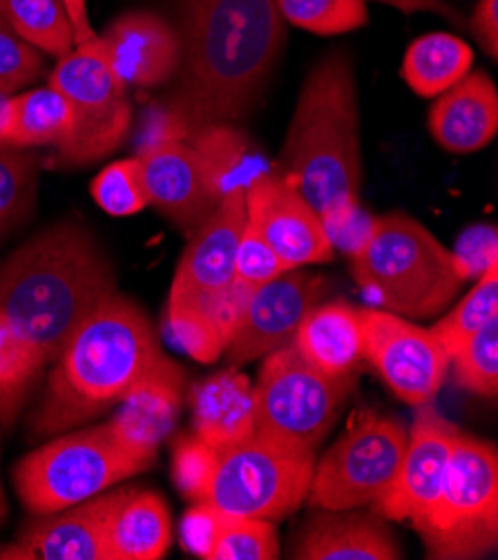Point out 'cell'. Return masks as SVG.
Listing matches in <instances>:
<instances>
[{
	"mask_svg": "<svg viewBox=\"0 0 498 560\" xmlns=\"http://www.w3.org/2000/svg\"><path fill=\"white\" fill-rule=\"evenodd\" d=\"M409 429L403 420L358 409L345 431L315 460L306 505L311 510H364L398 478Z\"/></svg>",
	"mask_w": 498,
	"mask_h": 560,
	"instance_id": "cell-9",
	"label": "cell"
},
{
	"mask_svg": "<svg viewBox=\"0 0 498 560\" xmlns=\"http://www.w3.org/2000/svg\"><path fill=\"white\" fill-rule=\"evenodd\" d=\"M454 257L459 259V264L463 266L467 277L483 275L489 264L498 261V255H496V231L489 229V226L470 229L461 237V242H459V246L454 250Z\"/></svg>",
	"mask_w": 498,
	"mask_h": 560,
	"instance_id": "cell-41",
	"label": "cell"
},
{
	"mask_svg": "<svg viewBox=\"0 0 498 560\" xmlns=\"http://www.w3.org/2000/svg\"><path fill=\"white\" fill-rule=\"evenodd\" d=\"M246 226V190H231L190 235L169 295V315H204L235 284V255Z\"/></svg>",
	"mask_w": 498,
	"mask_h": 560,
	"instance_id": "cell-13",
	"label": "cell"
},
{
	"mask_svg": "<svg viewBox=\"0 0 498 560\" xmlns=\"http://www.w3.org/2000/svg\"><path fill=\"white\" fill-rule=\"evenodd\" d=\"M72 132L68 98L51 85L12 96V128L8 145L14 148H61Z\"/></svg>",
	"mask_w": 498,
	"mask_h": 560,
	"instance_id": "cell-29",
	"label": "cell"
},
{
	"mask_svg": "<svg viewBox=\"0 0 498 560\" xmlns=\"http://www.w3.org/2000/svg\"><path fill=\"white\" fill-rule=\"evenodd\" d=\"M182 545L201 560H275L280 540L270 521L195 505L182 523Z\"/></svg>",
	"mask_w": 498,
	"mask_h": 560,
	"instance_id": "cell-24",
	"label": "cell"
},
{
	"mask_svg": "<svg viewBox=\"0 0 498 560\" xmlns=\"http://www.w3.org/2000/svg\"><path fill=\"white\" fill-rule=\"evenodd\" d=\"M472 30L489 59L498 56V0H478L472 16Z\"/></svg>",
	"mask_w": 498,
	"mask_h": 560,
	"instance_id": "cell-42",
	"label": "cell"
},
{
	"mask_svg": "<svg viewBox=\"0 0 498 560\" xmlns=\"http://www.w3.org/2000/svg\"><path fill=\"white\" fill-rule=\"evenodd\" d=\"M429 132L454 154L478 152L498 132V92L485 72H467L442 92L429 112Z\"/></svg>",
	"mask_w": 498,
	"mask_h": 560,
	"instance_id": "cell-22",
	"label": "cell"
},
{
	"mask_svg": "<svg viewBox=\"0 0 498 560\" xmlns=\"http://www.w3.org/2000/svg\"><path fill=\"white\" fill-rule=\"evenodd\" d=\"M431 560H478L498 549V452L459 433L445 480L414 523Z\"/></svg>",
	"mask_w": 498,
	"mask_h": 560,
	"instance_id": "cell-6",
	"label": "cell"
},
{
	"mask_svg": "<svg viewBox=\"0 0 498 560\" xmlns=\"http://www.w3.org/2000/svg\"><path fill=\"white\" fill-rule=\"evenodd\" d=\"M113 293V257L81 221L63 219L27 240L0 268V319L45 371Z\"/></svg>",
	"mask_w": 498,
	"mask_h": 560,
	"instance_id": "cell-2",
	"label": "cell"
},
{
	"mask_svg": "<svg viewBox=\"0 0 498 560\" xmlns=\"http://www.w3.org/2000/svg\"><path fill=\"white\" fill-rule=\"evenodd\" d=\"M293 347L317 371L349 377L362 360L360 308L349 302H320L302 319Z\"/></svg>",
	"mask_w": 498,
	"mask_h": 560,
	"instance_id": "cell-26",
	"label": "cell"
},
{
	"mask_svg": "<svg viewBox=\"0 0 498 560\" xmlns=\"http://www.w3.org/2000/svg\"><path fill=\"white\" fill-rule=\"evenodd\" d=\"M362 360L409 407L433 402L450 373V355L431 328L382 308H360Z\"/></svg>",
	"mask_w": 498,
	"mask_h": 560,
	"instance_id": "cell-12",
	"label": "cell"
},
{
	"mask_svg": "<svg viewBox=\"0 0 498 560\" xmlns=\"http://www.w3.org/2000/svg\"><path fill=\"white\" fill-rule=\"evenodd\" d=\"M12 128V96L0 90V143L8 145Z\"/></svg>",
	"mask_w": 498,
	"mask_h": 560,
	"instance_id": "cell-44",
	"label": "cell"
},
{
	"mask_svg": "<svg viewBox=\"0 0 498 560\" xmlns=\"http://www.w3.org/2000/svg\"><path fill=\"white\" fill-rule=\"evenodd\" d=\"M173 542V521L165 500L150 489L124 487L105 525L107 560H159Z\"/></svg>",
	"mask_w": 498,
	"mask_h": 560,
	"instance_id": "cell-25",
	"label": "cell"
},
{
	"mask_svg": "<svg viewBox=\"0 0 498 560\" xmlns=\"http://www.w3.org/2000/svg\"><path fill=\"white\" fill-rule=\"evenodd\" d=\"M349 266L382 311L414 322L448 311L470 279L454 253L403 212L375 217L369 242Z\"/></svg>",
	"mask_w": 498,
	"mask_h": 560,
	"instance_id": "cell-5",
	"label": "cell"
},
{
	"mask_svg": "<svg viewBox=\"0 0 498 560\" xmlns=\"http://www.w3.org/2000/svg\"><path fill=\"white\" fill-rule=\"evenodd\" d=\"M124 487L103 491L68 510L43 514L14 542L0 547V560H107L105 525Z\"/></svg>",
	"mask_w": 498,
	"mask_h": 560,
	"instance_id": "cell-19",
	"label": "cell"
},
{
	"mask_svg": "<svg viewBox=\"0 0 498 560\" xmlns=\"http://www.w3.org/2000/svg\"><path fill=\"white\" fill-rule=\"evenodd\" d=\"M407 12L431 10L450 14L452 10L442 0H380ZM285 23L320 36H334L367 25V0H275Z\"/></svg>",
	"mask_w": 498,
	"mask_h": 560,
	"instance_id": "cell-28",
	"label": "cell"
},
{
	"mask_svg": "<svg viewBox=\"0 0 498 560\" xmlns=\"http://www.w3.org/2000/svg\"><path fill=\"white\" fill-rule=\"evenodd\" d=\"M43 371L0 319V424L12 429Z\"/></svg>",
	"mask_w": 498,
	"mask_h": 560,
	"instance_id": "cell-34",
	"label": "cell"
},
{
	"mask_svg": "<svg viewBox=\"0 0 498 560\" xmlns=\"http://www.w3.org/2000/svg\"><path fill=\"white\" fill-rule=\"evenodd\" d=\"M287 270L289 268L285 261L273 253V248L257 235L251 223H246L235 255V277L240 282L251 289H259Z\"/></svg>",
	"mask_w": 498,
	"mask_h": 560,
	"instance_id": "cell-39",
	"label": "cell"
},
{
	"mask_svg": "<svg viewBox=\"0 0 498 560\" xmlns=\"http://www.w3.org/2000/svg\"><path fill=\"white\" fill-rule=\"evenodd\" d=\"M72 109V132L57 148L59 163L83 167L113 154L132 130V105L126 83L109 68L99 36L77 45L49 74Z\"/></svg>",
	"mask_w": 498,
	"mask_h": 560,
	"instance_id": "cell-11",
	"label": "cell"
},
{
	"mask_svg": "<svg viewBox=\"0 0 498 560\" xmlns=\"http://www.w3.org/2000/svg\"><path fill=\"white\" fill-rule=\"evenodd\" d=\"M416 409L418 413L409 429L398 478L375 508L382 518L396 523H414L436 500L461 433V429L440 416L431 402Z\"/></svg>",
	"mask_w": 498,
	"mask_h": 560,
	"instance_id": "cell-18",
	"label": "cell"
},
{
	"mask_svg": "<svg viewBox=\"0 0 498 560\" xmlns=\"http://www.w3.org/2000/svg\"><path fill=\"white\" fill-rule=\"evenodd\" d=\"M99 43L105 59L126 88H152L171 81L179 72L182 43L169 21L152 12H128L119 16Z\"/></svg>",
	"mask_w": 498,
	"mask_h": 560,
	"instance_id": "cell-20",
	"label": "cell"
},
{
	"mask_svg": "<svg viewBox=\"0 0 498 560\" xmlns=\"http://www.w3.org/2000/svg\"><path fill=\"white\" fill-rule=\"evenodd\" d=\"M246 223L289 270L334 259L320 214L275 171L246 188Z\"/></svg>",
	"mask_w": 498,
	"mask_h": 560,
	"instance_id": "cell-16",
	"label": "cell"
},
{
	"mask_svg": "<svg viewBox=\"0 0 498 560\" xmlns=\"http://www.w3.org/2000/svg\"><path fill=\"white\" fill-rule=\"evenodd\" d=\"M150 206L193 235L227 197L212 163L188 141L171 139L139 148Z\"/></svg>",
	"mask_w": 498,
	"mask_h": 560,
	"instance_id": "cell-14",
	"label": "cell"
},
{
	"mask_svg": "<svg viewBox=\"0 0 498 560\" xmlns=\"http://www.w3.org/2000/svg\"><path fill=\"white\" fill-rule=\"evenodd\" d=\"M498 315V261L489 264L478 275L476 287L445 315L431 326L442 349L452 358L476 330H480L491 317Z\"/></svg>",
	"mask_w": 498,
	"mask_h": 560,
	"instance_id": "cell-32",
	"label": "cell"
},
{
	"mask_svg": "<svg viewBox=\"0 0 498 560\" xmlns=\"http://www.w3.org/2000/svg\"><path fill=\"white\" fill-rule=\"evenodd\" d=\"M296 560H401L405 551L378 512L317 510L296 534Z\"/></svg>",
	"mask_w": 498,
	"mask_h": 560,
	"instance_id": "cell-21",
	"label": "cell"
},
{
	"mask_svg": "<svg viewBox=\"0 0 498 560\" xmlns=\"http://www.w3.org/2000/svg\"><path fill=\"white\" fill-rule=\"evenodd\" d=\"M313 467L315 454L296 452L253 433L217 452L201 505L246 518L282 521L306 502Z\"/></svg>",
	"mask_w": 498,
	"mask_h": 560,
	"instance_id": "cell-10",
	"label": "cell"
},
{
	"mask_svg": "<svg viewBox=\"0 0 498 560\" xmlns=\"http://www.w3.org/2000/svg\"><path fill=\"white\" fill-rule=\"evenodd\" d=\"M45 59L36 47L19 36L8 16L0 10V90L10 96L40 79Z\"/></svg>",
	"mask_w": 498,
	"mask_h": 560,
	"instance_id": "cell-37",
	"label": "cell"
},
{
	"mask_svg": "<svg viewBox=\"0 0 498 560\" xmlns=\"http://www.w3.org/2000/svg\"><path fill=\"white\" fill-rule=\"evenodd\" d=\"M193 429L221 452L255 433V396L246 373L235 366L204 377L190 388Z\"/></svg>",
	"mask_w": 498,
	"mask_h": 560,
	"instance_id": "cell-23",
	"label": "cell"
},
{
	"mask_svg": "<svg viewBox=\"0 0 498 560\" xmlns=\"http://www.w3.org/2000/svg\"><path fill=\"white\" fill-rule=\"evenodd\" d=\"M215 460L217 450H212L195 433L179 438L173 446V480L195 505H201L206 500Z\"/></svg>",
	"mask_w": 498,
	"mask_h": 560,
	"instance_id": "cell-38",
	"label": "cell"
},
{
	"mask_svg": "<svg viewBox=\"0 0 498 560\" xmlns=\"http://www.w3.org/2000/svg\"><path fill=\"white\" fill-rule=\"evenodd\" d=\"M354 390V377H331L311 366L293 345L264 358L255 396V433L315 454Z\"/></svg>",
	"mask_w": 498,
	"mask_h": 560,
	"instance_id": "cell-7",
	"label": "cell"
},
{
	"mask_svg": "<svg viewBox=\"0 0 498 560\" xmlns=\"http://www.w3.org/2000/svg\"><path fill=\"white\" fill-rule=\"evenodd\" d=\"M275 173L320 217L360 203V107L345 51L328 54L306 77Z\"/></svg>",
	"mask_w": 498,
	"mask_h": 560,
	"instance_id": "cell-4",
	"label": "cell"
},
{
	"mask_svg": "<svg viewBox=\"0 0 498 560\" xmlns=\"http://www.w3.org/2000/svg\"><path fill=\"white\" fill-rule=\"evenodd\" d=\"M61 3L66 8L72 30H74V45L94 40L99 34L92 30V21L88 14V0H61Z\"/></svg>",
	"mask_w": 498,
	"mask_h": 560,
	"instance_id": "cell-43",
	"label": "cell"
},
{
	"mask_svg": "<svg viewBox=\"0 0 498 560\" xmlns=\"http://www.w3.org/2000/svg\"><path fill=\"white\" fill-rule=\"evenodd\" d=\"M143 469L121 454L103 424L66 431L14 467V487L34 516L79 505Z\"/></svg>",
	"mask_w": 498,
	"mask_h": 560,
	"instance_id": "cell-8",
	"label": "cell"
},
{
	"mask_svg": "<svg viewBox=\"0 0 498 560\" xmlns=\"http://www.w3.org/2000/svg\"><path fill=\"white\" fill-rule=\"evenodd\" d=\"M184 400V371L177 362L161 358L117 405V413L103 422L121 454L143 471L157 460L161 442L179 420Z\"/></svg>",
	"mask_w": 498,
	"mask_h": 560,
	"instance_id": "cell-17",
	"label": "cell"
},
{
	"mask_svg": "<svg viewBox=\"0 0 498 560\" xmlns=\"http://www.w3.org/2000/svg\"><path fill=\"white\" fill-rule=\"evenodd\" d=\"M161 358L146 311L119 291L105 298L49 364L32 438H54L115 409Z\"/></svg>",
	"mask_w": 498,
	"mask_h": 560,
	"instance_id": "cell-3",
	"label": "cell"
},
{
	"mask_svg": "<svg viewBox=\"0 0 498 560\" xmlns=\"http://www.w3.org/2000/svg\"><path fill=\"white\" fill-rule=\"evenodd\" d=\"M285 27L275 0H186L179 88L165 107L184 135L246 115L280 59Z\"/></svg>",
	"mask_w": 498,
	"mask_h": 560,
	"instance_id": "cell-1",
	"label": "cell"
},
{
	"mask_svg": "<svg viewBox=\"0 0 498 560\" xmlns=\"http://www.w3.org/2000/svg\"><path fill=\"white\" fill-rule=\"evenodd\" d=\"M326 293V279L304 268L287 270L253 291L244 317L227 347L231 366L262 360L268 353L293 345L296 332L311 308Z\"/></svg>",
	"mask_w": 498,
	"mask_h": 560,
	"instance_id": "cell-15",
	"label": "cell"
},
{
	"mask_svg": "<svg viewBox=\"0 0 498 560\" xmlns=\"http://www.w3.org/2000/svg\"><path fill=\"white\" fill-rule=\"evenodd\" d=\"M90 190L94 201L113 217H132L150 206L143 167L137 156L105 165Z\"/></svg>",
	"mask_w": 498,
	"mask_h": 560,
	"instance_id": "cell-36",
	"label": "cell"
},
{
	"mask_svg": "<svg viewBox=\"0 0 498 560\" xmlns=\"http://www.w3.org/2000/svg\"><path fill=\"white\" fill-rule=\"evenodd\" d=\"M320 219L331 246H334V250H343L347 257H354L364 248L375 226V217L369 214L360 203L334 210Z\"/></svg>",
	"mask_w": 498,
	"mask_h": 560,
	"instance_id": "cell-40",
	"label": "cell"
},
{
	"mask_svg": "<svg viewBox=\"0 0 498 560\" xmlns=\"http://www.w3.org/2000/svg\"><path fill=\"white\" fill-rule=\"evenodd\" d=\"M190 137V143L212 163L227 195L238 188L246 190L253 182L275 171L262 163L253 145L231 126H212Z\"/></svg>",
	"mask_w": 498,
	"mask_h": 560,
	"instance_id": "cell-31",
	"label": "cell"
},
{
	"mask_svg": "<svg viewBox=\"0 0 498 560\" xmlns=\"http://www.w3.org/2000/svg\"><path fill=\"white\" fill-rule=\"evenodd\" d=\"M472 63L474 51L463 38L445 32L425 34L407 47L403 79L416 94L433 98L456 85Z\"/></svg>",
	"mask_w": 498,
	"mask_h": 560,
	"instance_id": "cell-27",
	"label": "cell"
},
{
	"mask_svg": "<svg viewBox=\"0 0 498 560\" xmlns=\"http://www.w3.org/2000/svg\"><path fill=\"white\" fill-rule=\"evenodd\" d=\"M0 10L23 40L40 54L63 59L74 45V30L61 0H0Z\"/></svg>",
	"mask_w": 498,
	"mask_h": 560,
	"instance_id": "cell-30",
	"label": "cell"
},
{
	"mask_svg": "<svg viewBox=\"0 0 498 560\" xmlns=\"http://www.w3.org/2000/svg\"><path fill=\"white\" fill-rule=\"evenodd\" d=\"M450 366L456 384L470 394L487 400L498 396V315L452 353Z\"/></svg>",
	"mask_w": 498,
	"mask_h": 560,
	"instance_id": "cell-35",
	"label": "cell"
},
{
	"mask_svg": "<svg viewBox=\"0 0 498 560\" xmlns=\"http://www.w3.org/2000/svg\"><path fill=\"white\" fill-rule=\"evenodd\" d=\"M8 518V498L3 491V482H0V523Z\"/></svg>",
	"mask_w": 498,
	"mask_h": 560,
	"instance_id": "cell-45",
	"label": "cell"
},
{
	"mask_svg": "<svg viewBox=\"0 0 498 560\" xmlns=\"http://www.w3.org/2000/svg\"><path fill=\"white\" fill-rule=\"evenodd\" d=\"M38 163L30 150L0 143V235L23 223L36 201Z\"/></svg>",
	"mask_w": 498,
	"mask_h": 560,
	"instance_id": "cell-33",
	"label": "cell"
}]
</instances>
